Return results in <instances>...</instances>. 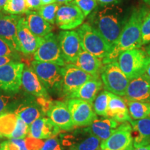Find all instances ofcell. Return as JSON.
<instances>
[{
  "label": "cell",
  "mask_w": 150,
  "mask_h": 150,
  "mask_svg": "<svg viewBox=\"0 0 150 150\" xmlns=\"http://www.w3.org/2000/svg\"><path fill=\"white\" fill-rule=\"evenodd\" d=\"M127 20L122 8L115 4H111L93 12L90 16L88 23L113 47Z\"/></svg>",
  "instance_id": "cell-1"
},
{
  "label": "cell",
  "mask_w": 150,
  "mask_h": 150,
  "mask_svg": "<svg viewBox=\"0 0 150 150\" xmlns=\"http://www.w3.org/2000/svg\"><path fill=\"white\" fill-rule=\"evenodd\" d=\"M148 13L149 11L145 7L134 9L110 54L102 60L103 64L116 61L120 54L124 52L141 47L142 24Z\"/></svg>",
  "instance_id": "cell-2"
},
{
  "label": "cell",
  "mask_w": 150,
  "mask_h": 150,
  "mask_svg": "<svg viewBox=\"0 0 150 150\" xmlns=\"http://www.w3.org/2000/svg\"><path fill=\"white\" fill-rule=\"evenodd\" d=\"M76 31L83 50L102 60L110 54L112 47L89 23H83Z\"/></svg>",
  "instance_id": "cell-3"
},
{
  "label": "cell",
  "mask_w": 150,
  "mask_h": 150,
  "mask_svg": "<svg viewBox=\"0 0 150 150\" xmlns=\"http://www.w3.org/2000/svg\"><path fill=\"white\" fill-rule=\"evenodd\" d=\"M31 67L45 86L48 93L62 95L63 67L51 63L33 61Z\"/></svg>",
  "instance_id": "cell-4"
},
{
  "label": "cell",
  "mask_w": 150,
  "mask_h": 150,
  "mask_svg": "<svg viewBox=\"0 0 150 150\" xmlns=\"http://www.w3.org/2000/svg\"><path fill=\"white\" fill-rule=\"evenodd\" d=\"M148 56L140 49H133L120 54L117 61L121 70L129 80L144 74Z\"/></svg>",
  "instance_id": "cell-5"
},
{
  "label": "cell",
  "mask_w": 150,
  "mask_h": 150,
  "mask_svg": "<svg viewBox=\"0 0 150 150\" xmlns=\"http://www.w3.org/2000/svg\"><path fill=\"white\" fill-rule=\"evenodd\" d=\"M100 77L106 91L118 96H125L130 80L120 68L117 61L103 65Z\"/></svg>",
  "instance_id": "cell-6"
},
{
  "label": "cell",
  "mask_w": 150,
  "mask_h": 150,
  "mask_svg": "<svg viewBox=\"0 0 150 150\" xmlns=\"http://www.w3.org/2000/svg\"><path fill=\"white\" fill-rule=\"evenodd\" d=\"M35 61L54 63L63 67L67 64L62 56L57 35L54 33L42 37V42L33 54Z\"/></svg>",
  "instance_id": "cell-7"
},
{
  "label": "cell",
  "mask_w": 150,
  "mask_h": 150,
  "mask_svg": "<svg viewBox=\"0 0 150 150\" xmlns=\"http://www.w3.org/2000/svg\"><path fill=\"white\" fill-rule=\"evenodd\" d=\"M24 67L22 62H12L0 67V89L9 93H18L22 86Z\"/></svg>",
  "instance_id": "cell-8"
},
{
  "label": "cell",
  "mask_w": 150,
  "mask_h": 150,
  "mask_svg": "<svg viewBox=\"0 0 150 150\" xmlns=\"http://www.w3.org/2000/svg\"><path fill=\"white\" fill-rule=\"evenodd\" d=\"M132 126L129 122L119 125L117 130L101 143L100 150H134Z\"/></svg>",
  "instance_id": "cell-9"
},
{
  "label": "cell",
  "mask_w": 150,
  "mask_h": 150,
  "mask_svg": "<svg viewBox=\"0 0 150 150\" xmlns=\"http://www.w3.org/2000/svg\"><path fill=\"white\" fill-rule=\"evenodd\" d=\"M65 103L74 127H88L97 117L93 104L76 98L67 99Z\"/></svg>",
  "instance_id": "cell-10"
},
{
  "label": "cell",
  "mask_w": 150,
  "mask_h": 150,
  "mask_svg": "<svg viewBox=\"0 0 150 150\" xmlns=\"http://www.w3.org/2000/svg\"><path fill=\"white\" fill-rule=\"evenodd\" d=\"M83 13L71 2L60 5L56 17V24L63 31L79 27L85 20Z\"/></svg>",
  "instance_id": "cell-11"
},
{
  "label": "cell",
  "mask_w": 150,
  "mask_h": 150,
  "mask_svg": "<svg viewBox=\"0 0 150 150\" xmlns=\"http://www.w3.org/2000/svg\"><path fill=\"white\" fill-rule=\"evenodd\" d=\"M63 81L62 95L68 97L80 86L93 78V76L81 70L73 63H67L63 67Z\"/></svg>",
  "instance_id": "cell-12"
},
{
  "label": "cell",
  "mask_w": 150,
  "mask_h": 150,
  "mask_svg": "<svg viewBox=\"0 0 150 150\" xmlns=\"http://www.w3.org/2000/svg\"><path fill=\"white\" fill-rule=\"evenodd\" d=\"M57 37L62 56L65 63L74 64L83 50L76 31H61Z\"/></svg>",
  "instance_id": "cell-13"
},
{
  "label": "cell",
  "mask_w": 150,
  "mask_h": 150,
  "mask_svg": "<svg viewBox=\"0 0 150 150\" xmlns=\"http://www.w3.org/2000/svg\"><path fill=\"white\" fill-rule=\"evenodd\" d=\"M42 38L29 29L25 17H20L18 23V39L20 52L24 55L33 54L42 42Z\"/></svg>",
  "instance_id": "cell-14"
},
{
  "label": "cell",
  "mask_w": 150,
  "mask_h": 150,
  "mask_svg": "<svg viewBox=\"0 0 150 150\" xmlns=\"http://www.w3.org/2000/svg\"><path fill=\"white\" fill-rule=\"evenodd\" d=\"M20 16L0 13V38L6 41L14 50L20 53L18 39V23Z\"/></svg>",
  "instance_id": "cell-15"
},
{
  "label": "cell",
  "mask_w": 150,
  "mask_h": 150,
  "mask_svg": "<svg viewBox=\"0 0 150 150\" xmlns=\"http://www.w3.org/2000/svg\"><path fill=\"white\" fill-rule=\"evenodd\" d=\"M125 99L150 103V79L145 74L131 80Z\"/></svg>",
  "instance_id": "cell-16"
},
{
  "label": "cell",
  "mask_w": 150,
  "mask_h": 150,
  "mask_svg": "<svg viewBox=\"0 0 150 150\" xmlns=\"http://www.w3.org/2000/svg\"><path fill=\"white\" fill-rule=\"evenodd\" d=\"M47 115L61 130L71 131L74 127L70 112L65 102L53 101L51 107L47 112Z\"/></svg>",
  "instance_id": "cell-17"
},
{
  "label": "cell",
  "mask_w": 150,
  "mask_h": 150,
  "mask_svg": "<svg viewBox=\"0 0 150 150\" xmlns=\"http://www.w3.org/2000/svg\"><path fill=\"white\" fill-rule=\"evenodd\" d=\"M34 97L31 95L27 97V99H22L21 102L17 103L18 106L13 111L18 117L29 126L43 115L40 106Z\"/></svg>",
  "instance_id": "cell-18"
},
{
  "label": "cell",
  "mask_w": 150,
  "mask_h": 150,
  "mask_svg": "<svg viewBox=\"0 0 150 150\" xmlns=\"http://www.w3.org/2000/svg\"><path fill=\"white\" fill-rule=\"evenodd\" d=\"M22 87L29 95L35 97H50L47 91L33 69L25 65L22 76Z\"/></svg>",
  "instance_id": "cell-19"
},
{
  "label": "cell",
  "mask_w": 150,
  "mask_h": 150,
  "mask_svg": "<svg viewBox=\"0 0 150 150\" xmlns=\"http://www.w3.org/2000/svg\"><path fill=\"white\" fill-rule=\"evenodd\" d=\"M60 131L48 117H40L29 125L28 136L36 139H48L57 135Z\"/></svg>",
  "instance_id": "cell-20"
},
{
  "label": "cell",
  "mask_w": 150,
  "mask_h": 150,
  "mask_svg": "<svg viewBox=\"0 0 150 150\" xmlns=\"http://www.w3.org/2000/svg\"><path fill=\"white\" fill-rule=\"evenodd\" d=\"M119 125V122L110 117H97L86 129L90 134L103 141L109 138L117 130Z\"/></svg>",
  "instance_id": "cell-21"
},
{
  "label": "cell",
  "mask_w": 150,
  "mask_h": 150,
  "mask_svg": "<svg viewBox=\"0 0 150 150\" xmlns=\"http://www.w3.org/2000/svg\"><path fill=\"white\" fill-rule=\"evenodd\" d=\"M107 117L115 120L119 123L129 122L131 125L134 121L129 115L125 99L112 93L108 102Z\"/></svg>",
  "instance_id": "cell-22"
},
{
  "label": "cell",
  "mask_w": 150,
  "mask_h": 150,
  "mask_svg": "<svg viewBox=\"0 0 150 150\" xmlns=\"http://www.w3.org/2000/svg\"><path fill=\"white\" fill-rule=\"evenodd\" d=\"M102 88L103 83L100 78L93 77L80 86L67 99H79L93 104L97 95L100 93Z\"/></svg>",
  "instance_id": "cell-23"
},
{
  "label": "cell",
  "mask_w": 150,
  "mask_h": 150,
  "mask_svg": "<svg viewBox=\"0 0 150 150\" xmlns=\"http://www.w3.org/2000/svg\"><path fill=\"white\" fill-rule=\"evenodd\" d=\"M74 64L81 70L96 78L100 76L101 70L104 65L102 59H99L83 50L81 52Z\"/></svg>",
  "instance_id": "cell-24"
},
{
  "label": "cell",
  "mask_w": 150,
  "mask_h": 150,
  "mask_svg": "<svg viewBox=\"0 0 150 150\" xmlns=\"http://www.w3.org/2000/svg\"><path fill=\"white\" fill-rule=\"evenodd\" d=\"M134 147L138 148L150 144V116L134 120L131 124Z\"/></svg>",
  "instance_id": "cell-25"
},
{
  "label": "cell",
  "mask_w": 150,
  "mask_h": 150,
  "mask_svg": "<svg viewBox=\"0 0 150 150\" xmlns=\"http://www.w3.org/2000/svg\"><path fill=\"white\" fill-rule=\"evenodd\" d=\"M25 18L29 29L37 36L45 37L51 33L54 29L51 24L47 22L35 11H30L26 14Z\"/></svg>",
  "instance_id": "cell-26"
},
{
  "label": "cell",
  "mask_w": 150,
  "mask_h": 150,
  "mask_svg": "<svg viewBox=\"0 0 150 150\" xmlns=\"http://www.w3.org/2000/svg\"><path fill=\"white\" fill-rule=\"evenodd\" d=\"M18 118L13 112L5 111L0 114V134L1 136L11 138L16 127Z\"/></svg>",
  "instance_id": "cell-27"
},
{
  "label": "cell",
  "mask_w": 150,
  "mask_h": 150,
  "mask_svg": "<svg viewBox=\"0 0 150 150\" xmlns=\"http://www.w3.org/2000/svg\"><path fill=\"white\" fill-rule=\"evenodd\" d=\"M129 115L134 120L142 119L150 116V103L131 101L125 99Z\"/></svg>",
  "instance_id": "cell-28"
},
{
  "label": "cell",
  "mask_w": 150,
  "mask_h": 150,
  "mask_svg": "<svg viewBox=\"0 0 150 150\" xmlns=\"http://www.w3.org/2000/svg\"><path fill=\"white\" fill-rule=\"evenodd\" d=\"M102 140L88 132L82 140L72 143L70 150H100Z\"/></svg>",
  "instance_id": "cell-29"
},
{
  "label": "cell",
  "mask_w": 150,
  "mask_h": 150,
  "mask_svg": "<svg viewBox=\"0 0 150 150\" xmlns=\"http://www.w3.org/2000/svg\"><path fill=\"white\" fill-rule=\"evenodd\" d=\"M112 93L107 91L100 92L97 95L93 103V107L97 115L107 117V110L108 102L111 97Z\"/></svg>",
  "instance_id": "cell-30"
},
{
  "label": "cell",
  "mask_w": 150,
  "mask_h": 150,
  "mask_svg": "<svg viewBox=\"0 0 150 150\" xmlns=\"http://www.w3.org/2000/svg\"><path fill=\"white\" fill-rule=\"evenodd\" d=\"M30 10L28 8L26 0H7L2 13L6 14L18 15L27 14Z\"/></svg>",
  "instance_id": "cell-31"
},
{
  "label": "cell",
  "mask_w": 150,
  "mask_h": 150,
  "mask_svg": "<svg viewBox=\"0 0 150 150\" xmlns=\"http://www.w3.org/2000/svg\"><path fill=\"white\" fill-rule=\"evenodd\" d=\"M59 6L60 4L56 2L47 5H43L38 10V13L47 22L51 24L52 25H54L56 24V13Z\"/></svg>",
  "instance_id": "cell-32"
},
{
  "label": "cell",
  "mask_w": 150,
  "mask_h": 150,
  "mask_svg": "<svg viewBox=\"0 0 150 150\" xmlns=\"http://www.w3.org/2000/svg\"><path fill=\"white\" fill-rule=\"evenodd\" d=\"M71 3L80 9L85 18L89 16L97 6L96 0H73Z\"/></svg>",
  "instance_id": "cell-33"
},
{
  "label": "cell",
  "mask_w": 150,
  "mask_h": 150,
  "mask_svg": "<svg viewBox=\"0 0 150 150\" xmlns=\"http://www.w3.org/2000/svg\"><path fill=\"white\" fill-rule=\"evenodd\" d=\"M29 127L22 119L18 117L16 127L10 139H24L27 138L29 134Z\"/></svg>",
  "instance_id": "cell-34"
},
{
  "label": "cell",
  "mask_w": 150,
  "mask_h": 150,
  "mask_svg": "<svg viewBox=\"0 0 150 150\" xmlns=\"http://www.w3.org/2000/svg\"><path fill=\"white\" fill-rule=\"evenodd\" d=\"M0 56H12L15 58L21 59L20 53L14 50L6 41L0 38Z\"/></svg>",
  "instance_id": "cell-35"
},
{
  "label": "cell",
  "mask_w": 150,
  "mask_h": 150,
  "mask_svg": "<svg viewBox=\"0 0 150 150\" xmlns=\"http://www.w3.org/2000/svg\"><path fill=\"white\" fill-rule=\"evenodd\" d=\"M141 33L142 45L150 43V12L146 15L142 21Z\"/></svg>",
  "instance_id": "cell-36"
},
{
  "label": "cell",
  "mask_w": 150,
  "mask_h": 150,
  "mask_svg": "<svg viewBox=\"0 0 150 150\" xmlns=\"http://www.w3.org/2000/svg\"><path fill=\"white\" fill-rule=\"evenodd\" d=\"M13 94L7 93L0 89V114L5 112L8 105L12 104Z\"/></svg>",
  "instance_id": "cell-37"
},
{
  "label": "cell",
  "mask_w": 150,
  "mask_h": 150,
  "mask_svg": "<svg viewBox=\"0 0 150 150\" xmlns=\"http://www.w3.org/2000/svg\"><path fill=\"white\" fill-rule=\"evenodd\" d=\"M24 140L28 150H40L45 142L42 140L36 139L30 136L25 138Z\"/></svg>",
  "instance_id": "cell-38"
},
{
  "label": "cell",
  "mask_w": 150,
  "mask_h": 150,
  "mask_svg": "<svg viewBox=\"0 0 150 150\" xmlns=\"http://www.w3.org/2000/svg\"><path fill=\"white\" fill-rule=\"evenodd\" d=\"M40 150H62V148L59 139L56 138H50L45 141Z\"/></svg>",
  "instance_id": "cell-39"
},
{
  "label": "cell",
  "mask_w": 150,
  "mask_h": 150,
  "mask_svg": "<svg viewBox=\"0 0 150 150\" xmlns=\"http://www.w3.org/2000/svg\"><path fill=\"white\" fill-rule=\"evenodd\" d=\"M0 147L3 148L4 150H20L18 146L11 140H7V141H2L0 143Z\"/></svg>",
  "instance_id": "cell-40"
},
{
  "label": "cell",
  "mask_w": 150,
  "mask_h": 150,
  "mask_svg": "<svg viewBox=\"0 0 150 150\" xmlns=\"http://www.w3.org/2000/svg\"><path fill=\"white\" fill-rule=\"evenodd\" d=\"M12 62H21V59L12 57V56H0V67Z\"/></svg>",
  "instance_id": "cell-41"
},
{
  "label": "cell",
  "mask_w": 150,
  "mask_h": 150,
  "mask_svg": "<svg viewBox=\"0 0 150 150\" xmlns=\"http://www.w3.org/2000/svg\"><path fill=\"white\" fill-rule=\"evenodd\" d=\"M27 6L30 11L38 10L42 6L40 0H26Z\"/></svg>",
  "instance_id": "cell-42"
},
{
  "label": "cell",
  "mask_w": 150,
  "mask_h": 150,
  "mask_svg": "<svg viewBox=\"0 0 150 150\" xmlns=\"http://www.w3.org/2000/svg\"><path fill=\"white\" fill-rule=\"evenodd\" d=\"M19 147L20 150H28L24 139H11Z\"/></svg>",
  "instance_id": "cell-43"
},
{
  "label": "cell",
  "mask_w": 150,
  "mask_h": 150,
  "mask_svg": "<svg viewBox=\"0 0 150 150\" xmlns=\"http://www.w3.org/2000/svg\"><path fill=\"white\" fill-rule=\"evenodd\" d=\"M97 2L102 4L104 5H108V4H114L115 2H117V1L120 0H96Z\"/></svg>",
  "instance_id": "cell-44"
},
{
  "label": "cell",
  "mask_w": 150,
  "mask_h": 150,
  "mask_svg": "<svg viewBox=\"0 0 150 150\" xmlns=\"http://www.w3.org/2000/svg\"><path fill=\"white\" fill-rule=\"evenodd\" d=\"M145 74L147 75L150 79V59L148 57L147 61V65H146V69H145Z\"/></svg>",
  "instance_id": "cell-45"
},
{
  "label": "cell",
  "mask_w": 150,
  "mask_h": 150,
  "mask_svg": "<svg viewBox=\"0 0 150 150\" xmlns=\"http://www.w3.org/2000/svg\"><path fill=\"white\" fill-rule=\"evenodd\" d=\"M40 1H41V4H42V6L56 3V0H40Z\"/></svg>",
  "instance_id": "cell-46"
},
{
  "label": "cell",
  "mask_w": 150,
  "mask_h": 150,
  "mask_svg": "<svg viewBox=\"0 0 150 150\" xmlns=\"http://www.w3.org/2000/svg\"><path fill=\"white\" fill-rule=\"evenodd\" d=\"M134 150H150V144L149 145L142 146V147H140L138 148H135Z\"/></svg>",
  "instance_id": "cell-47"
},
{
  "label": "cell",
  "mask_w": 150,
  "mask_h": 150,
  "mask_svg": "<svg viewBox=\"0 0 150 150\" xmlns=\"http://www.w3.org/2000/svg\"><path fill=\"white\" fill-rule=\"evenodd\" d=\"M73 0H56V2L61 5V4H64L70 3Z\"/></svg>",
  "instance_id": "cell-48"
},
{
  "label": "cell",
  "mask_w": 150,
  "mask_h": 150,
  "mask_svg": "<svg viewBox=\"0 0 150 150\" xmlns=\"http://www.w3.org/2000/svg\"><path fill=\"white\" fill-rule=\"evenodd\" d=\"M7 2V0H0V11H2L4 7Z\"/></svg>",
  "instance_id": "cell-49"
},
{
  "label": "cell",
  "mask_w": 150,
  "mask_h": 150,
  "mask_svg": "<svg viewBox=\"0 0 150 150\" xmlns=\"http://www.w3.org/2000/svg\"><path fill=\"white\" fill-rule=\"evenodd\" d=\"M145 52L148 56V57L150 59V44L148 45L145 47Z\"/></svg>",
  "instance_id": "cell-50"
},
{
  "label": "cell",
  "mask_w": 150,
  "mask_h": 150,
  "mask_svg": "<svg viewBox=\"0 0 150 150\" xmlns=\"http://www.w3.org/2000/svg\"><path fill=\"white\" fill-rule=\"evenodd\" d=\"M143 1L145 3L147 4L150 6V0H143Z\"/></svg>",
  "instance_id": "cell-51"
},
{
  "label": "cell",
  "mask_w": 150,
  "mask_h": 150,
  "mask_svg": "<svg viewBox=\"0 0 150 150\" xmlns=\"http://www.w3.org/2000/svg\"><path fill=\"white\" fill-rule=\"evenodd\" d=\"M1 138H0V143H1V140H2V139H1Z\"/></svg>",
  "instance_id": "cell-52"
},
{
  "label": "cell",
  "mask_w": 150,
  "mask_h": 150,
  "mask_svg": "<svg viewBox=\"0 0 150 150\" xmlns=\"http://www.w3.org/2000/svg\"><path fill=\"white\" fill-rule=\"evenodd\" d=\"M0 150H4V149L3 148H1V147H0Z\"/></svg>",
  "instance_id": "cell-53"
},
{
  "label": "cell",
  "mask_w": 150,
  "mask_h": 150,
  "mask_svg": "<svg viewBox=\"0 0 150 150\" xmlns=\"http://www.w3.org/2000/svg\"><path fill=\"white\" fill-rule=\"evenodd\" d=\"M0 138H3V137H2V136H1V134H0Z\"/></svg>",
  "instance_id": "cell-54"
}]
</instances>
